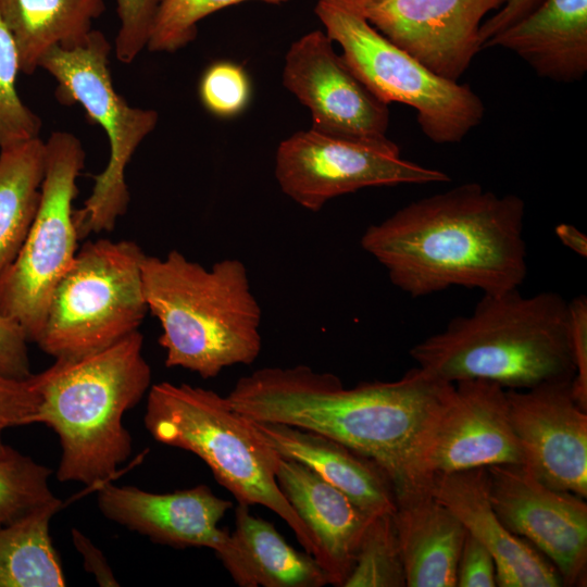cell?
Listing matches in <instances>:
<instances>
[{"label": "cell", "instance_id": "34", "mask_svg": "<svg viewBox=\"0 0 587 587\" xmlns=\"http://www.w3.org/2000/svg\"><path fill=\"white\" fill-rule=\"evenodd\" d=\"M574 377L571 382L576 402L587 410V299L579 295L569 302Z\"/></svg>", "mask_w": 587, "mask_h": 587}, {"label": "cell", "instance_id": "26", "mask_svg": "<svg viewBox=\"0 0 587 587\" xmlns=\"http://www.w3.org/2000/svg\"><path fill=\"white\" fill-rule=\"evenodd\" d=\"M233 534L243 549L257 586L322 587L327 576L316 559L292 548L270 522L252 515L249 507L235 510Z\"/></svg>", "mask_w": 587, "mask_h": 587}, {"label": "cell", "instance_id": "30", "mask_svg": "<svg viewBox=\"0 0 587 587\" xmlns=\"http://www.w3.org/2000/svg\"><path fill=\"white\" fill-rule=\"evenodd\" d=\"M252 0H162L147 45L152 52H174L191 42L198 23L224 8ZM280 3L288 0H257Z\"/></svg>", "mask_w": 587, "mask_h": 587}, {"label": "cell", "instance_id": "17", "mask_svg": "<svg viewBox=\"0 0 587 587\" xmlns=\"http://www.w3.org/2000/svg\"><path fill=\"white\" fill-rule=\"evenodd\" d=\"M572 380L507 389L509 416L525 465L549 487L587 496V410Z\"/></svg>", "mask_w": 587, "mask_h": 587}, {"label": "cell", "instance_id": "3", "mask_svg": "<svg viewBox=\"0 0 587 587\" xmlns=\"http://www.w3.org/2000/svg\"><path fill=\"white\" fill-rule=\"evenodd\" d=\"M411 358L449 383L486 379L505 389L572 380L569 302L558 292L519 288L483 295L470 315L413 346Z\"/></svg>", "mask_w": 587, "mask_h": 587}, {"label": "cell", "instance_id": "32", "mask_svg": "<svg viewBox=\"0 0 587 587\" xmlns=\"http://www.w3.org/2000/svg\"><path fill=\"white\" fill-rule=\"evenodd\" d=\"M120 28L115 38V57L132 63L147 48L154 18L162 0H115Z\"/></svg>", "mask_w": 587, "mask_h": 587}, {"label": "cell", "instance_id": "35", "mask_svg": "<svg viewBox=\"0 0 587 587\" xmlns=\"http://www.w3.org/2000/svg\"><path fill=\"white\" fill-rule=\"evenodd\" d=\"M457 586H497L496 566L492 555L480 542L467 533L458 562Z\"/></svg>", "mask_w": 587, "mask_h": 587}, {"label": "cell", "instance_id": "19", "mask_svg": "<svg viewBox=\"0 0 587 587\" xmlns=\"http://www.w3.org/2000/svg\"><path fill=\"white\" fill-rule=\"evenodd\" d=\"M280 490L313 534L328 584L342 587L372 517L341 490L307 465L280 457L276 471Z\"/></svg>", "mask_w": 587, "mask_h": 587}, {"label": "cell", "instance_id": "4", "mask_svg": "<svg viewBox=\"0 0 587 587\" xmlns=\"http://www.w3.org/2000/svg\"><path fill=\"white\" fill-rule=\"evenodd\" d=\"M142 346L143 336L136 330L100 351L55 359L29 376L39 398L32 424L49 426L60 439V482L102 485L130 455L123 416L151 386Z\"/></svg>", "mask_w": 587, "mask_h": 587}, {"label": "cell", "instance_id": "2", "mask_svg": "<svg viewBox=\"0 0 587 587\" xmlns=\"http://www.w3.org/2000/svg\"><path fill=\"white\" fill-rule=\"evenodd\" d=\"M524 217L521 197L465 183L372 224L361 246L413 298L452 286L500 294L526 277Z\"/></svg>", "mask_w": 587, "mask_h": 587}, {"label": "cell", "instance_id": "22", "mask_svg": "<svg viewBox=\"0 0 587 587\" xmlns=\"http://www.w3.org/2000/svg\"><path fill=\"white\" fill-rule=\"evenodd\" d=\"M394 521L408 587H455L466 530L430 491L419 486L397 492Z\"/></svg>", "mask_w": 587, "mask_h": 587}, {"label": "cell", "instance_id": "25", "mask_svg": "<svg viewBox=\"0 0 587 587\" xmlns=\"http://www.w3.org/2000/svg\"><path fill=\"white\" fill-rule=\"evenodd\" d=\"M55 501L0 526V587H63L66 578L50 536Z\"/></svg>", "mask_w": 587, "mask_h": 587}, {"label": "cell", "instance_id": "24", "mask_svg": "<svg viewBox=\"0 0 587 587\" xmlns=\"http://www.w3.org/2000/svg\"><path fill=\"white\" fill-rule=\"evenodd\" d=\"M46 172L39 136L0 148V275L20 252L37 214Z\"/></svg>", "mask_w": 587, "mask_h": 587}, {"label": "cell", "instance_id": "29", "mask_svg": "<svg viewBox=\"0 0 587 587\" xmlns=\"http://www.w3.org/2000/svg\"><path fill=\"white\" fill-rule=\"evenodd\" d=\"M20 58L16 43L0 14V148L38 137L41 121L20 98L16 77Z\"/></svg>", "mask_w": 587, "mask_h": 587}, {"label": "cell", "instance_id": "15", "mask_svg": "<svg viewBox=\"0 0 587 587\" xmlns=\"http://www.w3.org/2000/svg\"><path fill=\"white\" fill-rule=\"evenodd\" d=\"M486 469L489 501L507 528L552 563L563 586H585L587 504L583 497L547 486L523 464Z\"/></svg>", "mask_w": 587, "mask_h": 587}, {"label": "cell", "instance_id": "18", "mask_svg": "<svg viewBox=\"0 0 587 587\" xmlns=\"http://www.w3.org/2000/svg\"><path fill=\"white\" fill-rule=\"evenodd\" d=\"M430 491L492 555L497 586H563L552 563L508 529L492 509L486 467L435 475Z\"/></svg>", "mask_w": 587, "mask_h": 587}, {"label": "cell", "instance_id": "33", "mask_svg": "<svg viewBox=\"0 0 587 587\" xmlns=\"http://www.w3.org/2000/svg\"><path fill=\"white\" fill-rule=\"evenodd\" d=\"M38 403L29 377L17 379L0 374V457L9 447L2 438L4 430L32 424Z\"/></svg>", "mask_w": 587, "mask_h": 587}, {"label": "cell", "instance_id": "23", "mask_svg": "<svg viewBox=\"0 0 587 587\" xmlns=\"http://www.w3.org/2000/svg\"><path fill=\"white\" fill-rule=\"evenodd\" d=\"M104 0H0V14L16 43L20 68L32 75L53 47L82 45Z\"/></svg>", "mask_w": 587, "mask_h": 587}, {"label": "cell", "instance_id": "20", "mask_svg": "<svg viewBox=\"0 0 587 587\" xmlns=\"http://www.w3.org/2000/svg\"><path fill=\"white\" fill-rule=\"evenodd\" d=\"M249 421L278 455L307 465L341 490L366 514L395 513L392 483L372 459L312 430L280 423Z\"/></svg>", "mask_w": 587, "mask_h": 587}, {"label": "cell", "instance_id": "7", "mask_svg": "<svg viewBox=\"0 0 587 587\" xmlns=\"http://www.w3.org/2000/svg\"><path fill=\"white\" fill-rule=\"evenodd\" d=\"M145 255L132 240L86 241L57 286L35 344L54 359H76L138 330L148 312Z\"/></svg>", "mask_w": 587, "mask_h": 587}, {"label": "cell", "instance_id": "14", "mask_svg": "<svg viewBox=\"0 0 587 587\" xmlns=\"http://www.w3.org/2000/svg\"><path fill=\"white\" fill-rule=\"evenodd\" d=\"M332 39L310 32L291 43L283 68V85L311 113V129L372 145L395 143L387 137L388 104L353 73Z\"/></svg>", "mask_w": 587, "mask_h": 587}, {"label": "cell", "instance_id": "36", "mask_svg": "<svg viewBox=\"0 0 587 587\" xmlns=\"http://www.w3.org/2000/svg\"><path fill=\"white\" fill-rule=\"evenodd\" d=\"M28 339L15 321L0 315V374L25 379L32 375Z\"/></svg>", "mask_w": 587, "mask_h": 587}, {"label": "cell", "instance_id": "13", "mask_svg": "<svg viewBox=\"0 0 587 587\" xmlns=\"http://www.w3.org/2000/svg\"><path fill=\"white\" fill-rule=\"evenodd\" d=\"M102 514L154 542L174 548L212 549L241 587H257L246 553L233 534L217 526L233 507L207 485L155 494L107 482L98 489Z\"/></svg>", "mask_w": 587, "mask_h": 587}, {"label": "cell", "instance_id": "5", "mask_svg": "<svg viewBox=\"0 0 587 587\" xmlns=\"http://www.w3.org/2000/svg\"><path fill=\"white\" fill-rule=\"evenodd\" d=\"M141 277L148 311L162 327L167 367L210 378L259 357L261 308L241 261L207 268L172 250L163 259L145 255Z\"/></svg>", "mask_w": 587, "mask_h": 587}, {"label": "cell", "instance_id": "9", "mask_svg": "<svg viewBox=\"0 0 587 587\" xmlns=\"http://www.w3.org/2000/svg\"><path fill=\"white\" fill-rule=\"evenodd\" d=\"M111 45L100 30L71 49L53 47L39 67L58 82L57 98L64 104L79 103L104 129L110 157L82 208L74 210L78 240L91 234L112 232L129 203L126 167L141 141L155 128L159 115L152 109L130 107L113 86L109 57Z\"/></svg>", "mask_w": 587, "mask_h": 587}, {"label": "cell", "instance_id": "6", "mask_svg": "<svg viewBox=\"0 0 587 587\" xmlns=\"http://www.w3.org/2000/svg\"><path fill=\"white\" fill-rule=\"evenodd\" d=\"M143 424L157 441L198 455L239 504H260L277 514L316 559L313 534L276 480L280 455L225 397L188 384L157 383L149 388Z\"/></svg>", "mask_w": 587, "mask_h": 587}, {"label": "cell", "instance_id": "37", "mask_svg": "<svg viewBox=\"0 0 587 587\" xmlns=\"http://www.w3.org/2000/svg\"><path fill=\"white\" fill-rule=\"evenodd\" d=\"M72 541L84 560V567L91 573L97 583L104 587H116L117 583L104 554L77 528L71 530Z\"/></svg>", "mask_w": 587, "mask_h": 587}, {"label": "cell", "instance_id": "1", "mask_svg": "<svg viewBox=\"0 0 587 587\" xmlns=\"http://www.w3.org/2000/svg\"><path fill=\"white\" fill-rule=\"evenodd\" d=\"M453 390L421 367L392 382L344 387L333 373L308 365L263 367L238 379L225 397L232 409L333 438L375 461L395 494L424 486L413 462L420 439Z\"/></svg>", "mask_w": 587, "mask_h": 587}, {"label": "cell", "instance_id": "12", "mask_svg": "<svg viewBox=\"0 0 587 587\" xmlns=\"http://www.w3.org/2000/svg\"><path fill=\"white\" fill-rule=\"evenodd\" d=\"M498 464H523L507 389L486 379L453 383L417 445L413 462L417 480L430 485L438 474Z\"/></svg>", "mask_w": 587, "mask_h": 587}, {"label": "cell", "instance_id": "27", "mask_svg": "<svg viewBox=\"0 0 587 587\" xmlns=\"http://www.w3.org/2000/svg\"><path fill=\"white\" fill-rule=\"evenodd\" d=\"M405 576L394 514L374 515L361 538L342 587H404Z\"/></svg>", "mask_w": 587, "mask_h": 587}, {"label": "cell", "instance_id": "31", "mask_svg": "<svg viewBox=\"0 0 587 587\" xmlns=\"http://www.w3.org/2000/svg\"><path fill=\"white\" fill-rule=\"evenodd\" d=\"M203 105L222 117L233 116L243 110L250 96V85L243 68L230 62L212 64L200 82Z\"/></svg>", "mask_w": 587, "mask_h": 587}, {"label": "cell", "instance_id": "39", "mask_svg": "<svg viewBox=\"0 0 587 587\" xmlns=\"http://www.w3.org/2000/svg\"><path fill=\"white\" fill-rule=\"evenodd\" d=\"M555 235L563 245L576 252L578 255H587L586 235L571 224H559L555 227Z\"/></svg>", "mask_w": 587, "mask_h": 587}, {"label": "cell", "instance_id": "10", "mask_svg": "<svg viewBox=\"0 0 587 587\" xmlns=\"http://www.w3.org/2000/svg\"><path fill=\"white\" fill-rule=\"evenodd\" d=\"M85 157L74 134H51L37 214L16 258L0 275V315L17 322L29 342L39 337L52 295L78 251L73 202Z\"/></svg>", "mask_w": 587, "mask_h": 587}, {"label": "cell", "instance_id": "38", "mask_svg": "<svg viewBox=\"0 0 587 587\" xmlns=\"http://www.w3.org/2000/svg\"><path fill=\"white\" fill-rule=\"evenodd\" d=\"M541 0H507L492 15L484 21L479 29L483 45L492 36L529 13Z\"/></svg>", "mask_w": 587, "mask_h": 587}, {"label": "cell", "instance_id": "16", "mask_svg": "<svg viewBox=\"0 0 587 587\" xmlns=\"http://www.w3.org/2000/svg\"><path fill=\"white\" fill-rule=\"evenodd\" d=\"M435 74L454 82L483 49L485 17L507 0H339Z\"/></svg>", "mask_w": 587, "mask_h": 587}, {"label": "cell", "instance_id": "21", "mask_svg": "<svg viewBox=\"0 0 587 587\" xmlns=\"http://www.w3.org/2000/svg\"><path fill=\"white\" fill-rule=\"evenodd\" d=\"M491 47L515 53L539 77L580 80L587 72V0H541L484 45Z\"/></svg>", "mask_w": 587, "mask_h": 587}, {"label": "cell", "instance_id": "11", "mask_svg": "<svg viewBox=\"0 0 587 587\" xmlns=\"http://www.w3.org/2000/svg\"><path fill=\"white\" fill-rule=\"evenodd\" d=\"M274 172L282 191L314 212L330 199L367 187L450 180L440 170L402 159L396 143L372 145L311 128L279 143Z\"/></svg>", "mask_w": 587, "mask_h": 587}, {"label": "cell", "instance_id": "28", "mask_svg": "<svg viewBox=\"0 0 587 587\" xmlns=\"http://www.w3.org/2000/svg\"><path fill=\"white\" fill-rule=\"evenodd\" d=\"M52 470L11 446L0 457V526L59 501L49 486Z\"/></svg>", "mask_w": 587, "mask_h": 587}, {"label": "cell", "instance_id": "8", "mask_svg": "<svg viewBox=\"0 0 587 587\" xmlns=\"http://www.w3.org/2000/svg\"><path fill=\"white\" fill-rule=\"evenodd\" d=\"M314 12L361 82L388 105L412 108L434 143H458L482 123L484 102L469 85L435 74L339 0H317Z\"/></svg>", "mask_w": 587, "mask_h": 587}]
</instances>
